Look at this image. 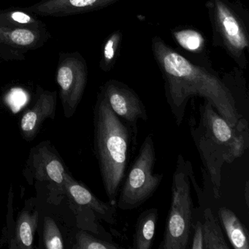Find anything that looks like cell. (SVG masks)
<instances>
[{
  "label": "cell",
  "instance_id": "1",
  "mask_svg": "<svg viewBox=\"0 0 249 249\" xmlns=\"http://www.w3.org/2000/svg\"><path fill=\"white\" fill-rule=\"evenodd\" d=\"M151 49L164 80L167 104L178 126L184 119L189 100L195 96L209 102L231 126L246 120L236 106L232 91L213 71L189 60L159 36L152 39Z\"/></svg>",
  "mask_w": 249,
  "mask_h": 249
},
{
  "label": "cell",
  "instance_id": "2",
  "mask_svg": "<svg viewBox=\"0 0 249 249\" xmlns=\"http://www.w3.org/2000/svg\"><path fill=\"white\" fill-rule=\"evenodd\" d=\"M197 124L190 122L191 135L213 184L214 197L221 196V171L225 163L240 158L249 148L247 121L233 126L204 100L199 105Z\"/></svg>",
  "mask_w": 249,
  "mask_h": 249
},
{
  "label": "cell",
  "instance_id": "3",
  "mask_svg": "<svg viewBox=\"0 0 249 249\" xmlns=\"http://www.w3.org/2000/svg\"><path fill=\"white\" fill-rule=\"evenodd\" d=\"M137 145L132 129L116 116L99 93L94 109V151L105 192L116 204L129 160L130 145Z\"/></svg>",
  "mask_w": 249,
  "mask_h": 249
},
{
  "label": "cell",
  "instance_id": "4",
  "mask_svg": "<svg viewBox=\"0 0 249 249\" xmlns=\"http://www.w3.org/2000/svg\"><path fill=\"white\" fill-rule=\"evenodd\" d=\"M213 32V46L224 49L246 68L249 49V14L230 0H208L205 4Z\"/></svg>",
  "mask_w": 249,
  "mask_h": 249
},
{
  "label": "cell",
  "instance_id": "5",
  "mask_svg": "<svg viewBox=\"0 0 249 249\" xmlns=\"http://www.w3.org/2000/svg\"><path fill=\"white\" fill-rule=\"evenodd\" d=\"M192 173V163L178 154L172 181L170 211L159 249H186L189 246L193 226Z\"/></svg>",
  "mask_w": 249,
  "mask_h": 249
},
{
  "label": "cell",
  "instance_id": "6",
  "mask_svg": "<svg viewBox=\"0 0 249 249\" xmlns=\"http://www.w3.org/2000/svg\"><path fill=\"white\" fill-rule=\"evenodd\" d=\"M157 154L152 135H148L121 185L116 205L122 211L136 209L157 192L163 174L156 173Z\"/></svg>",
  "mask_w": 249,
  "mask_h": 249
},
{
  "label": "cell",
  "instance_id": "7",
  "mask_svg": "<svg viewBox=\"0 0 249 249\" xmlns=\"http://www.w3.org/2000/svg\"><path fill=\"white\" fill-rule=\"evenodd\" d=\"M67 172L63 160L50 141H43L30 150L23 175L30 185L34 181L46 183L52 192L66 195Z\"/></svg>",
  "mask_w": 249,
  "mask_h": 249
},
{
  "label": "cell",
  "instance_id": "8",
  "mask_svg": "<svg viewBox=\"0 0 249 249\" xmlns=\"http://www.w3.org/2000/svg\"><path fill=\"white\" fill-rule=\"evenodd\" d=\"M88 71L83 58L72 55L62 59L58 67L56 81L60 89L64 114L68 119L75 114L87 86Z\"/></svg>",
  "mask_w": 249,
  "mask_h": 249
},
{
  "label": "cell",
  "instance_id": "9",
  "mask_svg": "<svg viewBox=\"0 0 249 249\" xmlns=\"http://www.w3.org/2000/svg\"><path fill=\"white\" fill-rule=\"evenodd\" d=\"M100 93L104 96L113 113L132 129L138 136V122L148 120L146 107L139 96L130 87L116 80L107 81Z\"/></svg>",
  "mask_w": 249,
  "mask_h": 249
},
{
  "label": "cell",
  "instance_id": "10",
  "mask_svg": "<svg viewBox=\"0 0 249 249\" xmlns=\"http://www.w3.org/2000/svg\"><path fill=\"white\" fill-rule=\"evenodd\" d=\"M56 91H46L38 87L34 103L23 113L20 129L25 141H32L38 135L45 121L55 118Z\"/></svg>",
  "mask_w": 249,
  "mask_h": 249
},
{
  "label": "cell",
  "instance_id": "11",
  "mask_svg": "<svg viewBox=\"0 0 249 249\" xmlns=\"http://www.w3.org/2000/svg\"><path fill=\"white\" fill-rule=\"evenodd\" d=\"M65 187L66 195L71 202L91 210L99 218L107 224H116V204L100 200L85 185L77 181L68 172L65 176Z\"/></svg>",
  "mask_w": 249,
  "mask_h": 249
},
{
  "label": "cell",
  "instance_id": "12",
  "mask_svg": "<svg viewBox=\"0 0 249 249\" xmlns=\"http://www.w3.org/2000/svg\"><path fill=\"white\" fill-rule=\"evenodd\" d=\"M119 0H43L27 11L46 17H63L84 14L110 6Z\"/></svg>",
  "mask_w": 249,
  "mask_h": 249
},
{
  "label": "cell",
  "instance_id": "13",
  "mask_svg": "<svg viewBox=\"0 0 249 249\" xmlns=\"http://www.w3.org/2000/svg\"><path fill=\"white\" fill-rule=\"evenodd\" d=\"M40 29L0 27V46L13 52H27L36 49L41 40Z\"/></svg>",
  "mask_w": 249,
  "mask_h": 249
},
{
  "label": "cell",
  "instance_id": "14",
  "mask_svg": "<svg viewBox=\"0 0 249 249\" xmlns=\"http://www.w3.org/2000/svg\"><path fill=\"white\" fill-rule=\"evenodd\" d=\"M38 221L39 213L37 211L33 213L28 210H23L17 218L15 232L10 249H33Z\"/></svg>",
  "mask_w": 249,
  "mask_h": 249
},
{
  "label": "cell",
  "instance_id": "15",
  "mask_svg": "<svg viewBox=\"0 0 249 249\" xmlns=\"http://www.w3.org/2000/svg\"><path fill=\"white\" fill-rule=\"evenodd\" d=\"M218 215L231 247L234 249H249V231L237 215L227 207L219 208Z\"/></svg>",
  "mask_w": 249,
  "mask_h": 249
},
{
  "label": "cell",
  "instance_id": "16",
  "mask_svg": "<svg viewBox=\"0 0 249 249\" xmlns=\"http://www.w3.org/2000/svg\"><path fill=\"white\" fill-rule=\"evenodd\" d=\"M158 218L157 208H150L141 213L135 224L132 245L134 249H151L152 248Z\"/></svg>",
  "mask_w": 249,
  "mask_h": 249
},
{
  "label": "cell",
  "instance_id": "17",
  "mask_svg": "<svg viewBox=\"0 0 249 249\" xmlns=\"http://www.w3.org/2000/svg\"><path fill=\"white\" fill-rule=\"evenodd\" d=\"M204 222L202 223L204 249H230L224 238L221 227L210 208L204 211Z\"/></svg>",
  "mask_w": 249,
  "mask_h": 249
},
{
  "label": "cell",
  "instance_id": "18",
  "mask_svg": "<svg viewBox=\"0 0 249 249\" xmlns=\"http://www.w3.org/2000/svg\"><path fill=\"white\" fill-rule=\"evenodd\" d=\"M173 37L183 50L192 54H202L205 49L203 36L193 29H178L173 31Z\"/></svg>",
  "mask_w": 249,
  "mask_h": 249
},
{
  "label": "cell",
  "instance_id": "19",
  "mask_svg": "<svg viewBox=\"0 0 249 249\" xmlns=\"http://www.w3.org/2000/svg\"><path fill=\"white\" fill-rule=\"evenodd\" d=\"M122 36L120 30L113 32L106 39L102 49V57L100 66L102 71L109 72L114 66L122 45Z\"/></svg>",
  "mask_w": 249,
  "mask_h": 249
},
{
  "label": "cell",
  "instance_id": "20",
  "mask_svg": "<svg viewBox=\"0 0 249 249\" xmlns=\"http://www.w3.org/2000/svg\"><path fill=\"white\" fill-rule=\"evenodd\" d=\"M40 21L20 11H0V27L40 29Z\"/></svg>",
  "mask_w": 249,
  "mask_h": 249
},
{
  "label": "cell",
  "instance_id": "21",
  "mask_svg": "<svg viewBox=\"0 0 249 249\" xmlns=\"http://www.w3.org/2000/svg\"><path fill=\"white\" fill-rule=\"evenodd\" d=\"M120 246L113 242L101 240L86 231H79L75 237L72 249H119Z\"/></svg>",
  "mask_w": 249,
  "mask_h": 249
},
{
  "label": "cell",
  "instance_id": "22",
  "mask_svg": "<svg viewBox=\"0 0 249 249\" xmlns=\"http://www.w3.org/2000/svg\"><path fill=\"white\" fill-rule=\"evenodd\" d=\"M43 240L44 247L47 249H63L62 233L54 220L46 216L43 221Z\"/></svg>",
  "mask_w": 249,
  "mask_h": 249
},
{
  "label": "cell",
  "instance_id": "23",
  "mask_svg": "<svg viewBox=\"0 0 249 249\" xmlns=\"http://www.w3.org/2000/svg\"><path fill=\"white\" fill-rule=\"evenodd\" d=\"M194 229L193 237H192V249H204L203 233H202V222L196 221L195 225L192 226Z\"/></svg>",
  "mask_w": 249,
  "mask_h": 249
},
{
  "label": "cell",
  "instance_id": "24",
  "mask_svg": "<svg viewBox=\"0 0 249 249\" xmlns=\"http://www.w3.org/2000/svg\"><path fill=\"white\" fill-rule=\"evenodd\" d=\"M244 199L246 201V205L248 208L249 207V180H246L245 183L244 188Z\"/></svg>",
  "mask_w": 249,
  "mask_h": 249
}]
</instances>
